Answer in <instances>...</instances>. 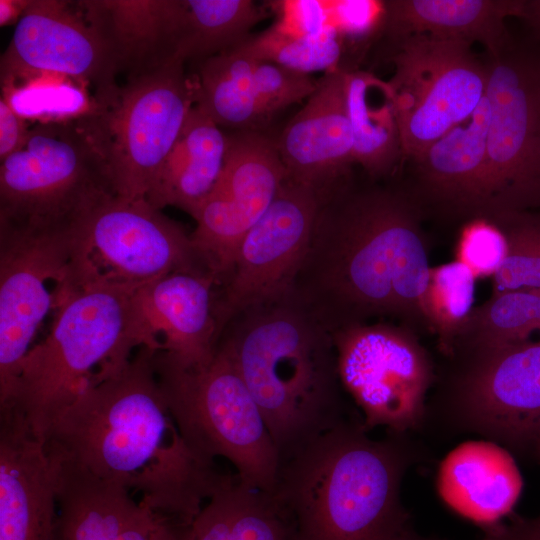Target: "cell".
Wrapping results in <instances>:
<instances>
[{
	"instance_id": "6da1fadb",
	"label": "cell",
	"mask_w": 540,
	"mask_h": 540,
	"mask_svg": "<svg viewBox=\"0 0 540 540\" xmlns=\"http://www.w3.org/2000/svg\"><path fill=\"white\" fill-rule=\"evenodd\" d=\"M142 346L116 373L89 387L56 420L49 454L117 484L157 516L191 524L226 479L186 443Z\"/></svg>"
},
{
	"instance_id": "7a4b0ae2",
	"label": "cell",
	"mask_w": 540,
	"mask_h": 540,
	"mask_svg": "<svg viewBox=\"0 0 540 540\" xmlns=\"http://www.w3.org/2000/svg\"><path fill=\"white\" fill-rule=\"evenodd\" d=\"M417 204L349 180L323 195L293 290L333 333L380 316L427 323L431 267Z\"/></svg>"
},
{
	"instance_id": "3957f363",
	"label": "cell",
	"mask_w": 540,
	"mask_h": 540,
	"mask_svg": "<svg viewBox=\"0 0 540 540\" xmlns=\"http://www.w3.org/2000/svg\"><path fill=\"white\" fill-rule=\"evenodd\" d=\"M219 344L258 404L281 464L346 419L334 333L294 290L237 316Z\"/></svg>"
},
{
	"instance_id": "277c9868",
	"label": "cell",
	"mask_w": 540,
	"mask_h": 540,
	"mask_svg": "<svg viewBox=\"0 0 540 540\" xmlns=\"http://www.w3.org/2000/svg\"><path fill=\"white\" fill-rule=\"evenodd\" d=\"M345 419L281 464L271 493L296 540H415L401 502L409 453L399 434L381 440Z\"/></svg>"
},
{
	"instance_id": "5b68a950",
	"label": "cell",
	"mask_w": 540,
	"mask_h": 540,
	"mask_svg": "<svg viewBox=\"0 0 540 540\" xmlns=\"http://www.w3.org/2000/svg\"><path fill=\"white\" fill-rule=\"evenodd\" d=\"M133 293H70L48 335L25 356L11 400L43 441L62 413L89 387L119 371L140 347Z\"/></svg>"
},
{
	"instance_id": "8992f818",
	"label": "cell",
	"mask_w": 540,
	"mask_h": 540,
	"mask_svg": "<svg viewBox=\"0 0 540 540\" xmlns=\"http://www.w3.org/2000/svg\"><path fill=\"white\" fill-rule=\"evenodd\" d=\"M153 365L189 447L208 462L227 459L243 485L272 493L280 455L258 404L225 348L218 344L210 362L191 367L155 351Z\"/></svg>"
},
{
	"instance_id": "52a82bcc",
	"label": "cell",
	"mask_w": 540,
	"mask_h": 540,
	"mask_svg": "<svg viewBox=\"0 0 540 540\" xmlns=\"http://www.w3.org/2000/svg\"><path fill=\"white\" fill-rule=\"evenodd\" d=\"M175 57L124 85L92 97V107L74 119L100 158L112 192L147 197L162 163L196 104L194 77Z\"/></svg>"
},
{
	"instance_id": "ba28073f",
	"label": "cell",
	"mask_w": 540,
	"mask_h": 540,
	"mask_svg": "<svg viewBox=\"0 0 540 540\" xmlns=\"http://www.w3.org/2000/svg\"><path fill=\"white\" fill-rule=\"evenodd\" d=\"M68 250L61 301L77 291L133 293L170 273L209 271L191 235L145 198L101 199L68 230Z\"/></svg>"
},
{
	"instance_id": "9c48e42d",
	"label": "cell",
	"mask_w": 540,
	"mask_h": 540,
	"mask_svg": "<svg viewBox=\"0 0 540 540\" xmlns=\"http://www.w3.org/2000/svg\"><path fill=\"white\" fill-rule=\"evenodd\" d=\"M110 194L103 164L74 120L37 122L25 145L1 161L0 229L67 230Z\"/></svg>"
},
{
	"instance_id": "30bf717a",
	"label": "cell",
	"mask_w": 540,
	"mask_h": 540,
	"mask_svg": "<svg viewBox=\"0 0 540 540\" xmlns=\"http://www.w3.org/2000/svg\"><path fill=\"white\" fill-rule=\"evenodd\" d=\"M394 43V72L387 83L403 156L414 160L479 106L487 90V62L465 42L418 34Z\"/></svg>"
},
{
	"instance_id": "8fae6325",
	"label": "cell",
	"mask_w": 540,
	"mask_h": 540,
	"mask_svg": "<svg viewBox=\"0 0 540 540\" xmlns=\"http://www.w3.org/2000/svg\"><path fill=\"white\" fill-rule=\"evenodd\" d=\"M488 210L485 219L540 210V56L514 42L487 61Z\"/></svg>"
},
{
	"instance_id": "7c38bea8",
	"label": "cell",
	"mask_w": 540,
	"mask_h": 540,
	"mask_svg": "<svg viewBox=\"0 0 540 540\" xmlns=\"http://www.w3.org/2000/svg\"><path fill=\"white\" fill-rule=\"evenodd\" d=\"M343 389L363 414L364 428L402 435L424 415L430 360L411 332L388 324H360L334 333Z\"/></svg>"
},
{
	"instance_id": "4fadbf2b",
	"label": "cell",
	"mask_w": 540,
	"mask_h": 540,
	"mask_svg": "<svg viewBox=\"0 0 540 540\" xmlns=\"http://www.w3.org/2000/svg\"><path fill=\"white\" fill-rule=\"evenodd\" d=\"M322 197L311 186L285 179L269 208L243 238L230 274L220 290L216 289L215 317L220 337L240 314L293 290Z\"/></svg>"
},
{
	"instance_id": "5bb4252c",
	"label": "cell",
	"mask_w": 540,
	"mask_h": 540,
	"mask_svg": "<svg viewBox=\"0 0 540 540\" xmlns=\"http://www.w3.org/2000/svg\"><path fill=\"white\" fill-rule=\"evenodd\" d=\"M221 176L202 204L191 240L219 287L239 246L263 216L287 178L276 143L260 131L227 135Z\"/></svg>"
},
{
	"instance_id": "9a60e30c",
	"label": "cell",
	"mask_w": 540,
	"mask_h": 540,
	"mask_svg": "<svg viewBox=\"0 0 540 540\" xmlns=\"http://www.w3.org/2000/svg\"><path fill=\"white\" fill-rule=\"evenodd\" d=\"M68 230L0 229V406L11 400L31 343L62 296Z\"/></svg>"
},
{
	"instance_id": "2e32d148",
	"label": "cell",
	"mask_w": 540,
	"mask_h": 540,
	"mask_svg": "<svg viewBox=\"0 0 540 540\" xmlns=\"http://www.w3.org/2000/svg\"><path fill=\"white\" fill-rule=\"evenodd\" d=\"M40 75L93 88V96L117 85L118 73L99 35L76 2L31 0L1 56L7 86Z\"/></svg>"
},
{
	"instance_id": "e0dca14e",
	"label": "cell",
	"mask_w": 540,
	"mask_h": 540,
	"mask_svg": "<svg viewBox=\"0 0 540 540\" xmlns=\"http://www.w3.org/2000/svg\"><path fill=\"white\" fill-rule=\"evenodd\" d=\"M471 429L516 449L540 441V340L476 351L459 390Z\"/></svg>"
},
{
	"instance_id": "ac0fdd59",
	"label": "cell",
	"mask_w": 540,
	"mask_h": 540,
	"mask_svg": "<svg viewBox=\"0 0 540 540\" xmlns=\"http://www.w3.org/2000/svg\"><path fill=\"white\" fill-rule=\"evenodd\" d=\"M216 288L211 272L194 270L170 273L135 291L140 347L158 351L181 366L210 362L220 341Z\"/></svg>"
},
{
	"instance_id": "d6986e66",
	"label": "cell",
	"mask_w": 540,
	"mask_h": 540,
	"mask_svg": "<svg viewBox=\"0 0 540 540\" xmlns=\"http://www.w3.org/2000/svg\"><path fill=\"white\" fill-rule=\"evenodd\" d=\"M346 70L339 67L319 78L315 91L275 141L287 177L322 194L347 181L355 163Z\"/></svg>"
},
{
	"instance_id": "ffe728a7",
	"label": "cell",
	"mask_w": 540,
	"mask_h": 540,
	"mask_svg": "<svg viewBox=\"0 0 540 540\" xmlns=\"http://www.w3.org/2000/svg\"><path fill=\"white\" fill-rule=\"evenodd\" d=\"M76 4L103 41L118 75H141L178 57L184 0H85Z\"/></svg>"
},
{
	"instance_id": "44dd1931",
	"label": "cell",
	"mask_w": 540,
	"mask_h": 540,
	"mask_svg": "<svg viewBox=\"0 0 540 540\" xmlns=\"http://www.w3.org/2000/svg\"><path fill=\"white\" fill-rule=\"evenodd\" d=\"M49 456L55 472L59 540H153L160 517L129 491Z\"/></svg>"
},
{
	"instance_id": "7402d4cb",
	"label": "cell",
	"mask_w": 540,
	"mask_h": 540,
	"mask_svg": "<svg viewBox=\"0 0 540 540\" xmlns=\"http://www.w3.org/2000/svg\"><path fill=\"white\" fill-rule=\"evenodd\" d=\"M490 109L485 94L473 114L412 160L419 193L447 212L485 218L488 210L487 136Z\"/></svg>"
},
{
	"instance_id": "603a6c76",
	"label": "cell",
	"mask_w": 540,
	"mask_h": 540,
	"mask_svg": "<svg viewBox=\"0 0 540 540\" xmlns=\"http://www.w3.org/2000/svg\"><path fill=\"white\" fill-rule=\"evenodd\" d=\"M436 487L452 511L484 528L513 513L523 479L507 449L494 441L472 440L452 449L441 461Z\"/></svg>"
},
{
	"instance_id": "cb8c5ba5",
	"label": "cell",
	"mask_w": 540,
	"mask_h": 540,
	"mask_svg": "<svg viewBox=\"0 0 540 540\" xmlns=\"http://www.w3.org/2000/svg\"><path fill=\"white\" fill-rule=\"evenodd\" d=\"M523 0H388L382 28L393 40L428 35L468 44L479 42L496 56L512 43L505 20L520 17Z\"/></svg>"
},
{
	"instance_id": "d4e9b609",
	"label": "cell",
	"mask_w": 540,
	"mask_h": 540,
	"mask_svg": "<svg viewBox=\"0 0 540 540\" xmlns=\"http://www.w3.org/2000/svg\"><path fill=\"white\" fill-rule=\"evenodd\" d=\"M226 150V134L195 104L146 199L160 210L177 207L195 219L221 176Z\"/></svg>"
},
{
	"instance_id": "484cf974",
	"label": "cell",
	"mask_w": 540,
	"mask_h": 540,
	"mask_svg": "<svg viewBox=\"0 0 540 540\" xmlns=\"http://www.w3.org/2000/svg\"><path fill=\"white\" fill-rule=\"evenodd\" d=\"M189 540H296L271 493L227 476L189 525Z\"/></svg>"
},
{
	"instance_id": "4316f807",
	"label": "cell",
	"mask_w": 540,
	"mask_h": 540,
	"mask_svg": "<svg viewBox=\"0 0 540 540\" xmlns=\"http://www.w3.org/2000/svg\"><path fill=\"white\" fill-rule=\"evenodd\" d=\"M345 79L354 161L371 177L386 176L403 156L389 85L361 70L347 69Z\"/></svg>"
},
{
	"instance_id": "83f0119b",
	"label": "cell",
	"mask_w": 540,
	"mask_h": 540,
	"mask_svg": "<svg viewBox=\"0 0 540 540\" xmlns=\"http://www.w3.org/2000/svg\"><path fill=\"white\" fill-rule=\"evenodd\" d=\"M253 64L233 50L198 63L196 105L220 128L261 132L272 119L255 90Z\"/></svg>"
},
{
	"instance_id": "f1b7e54d",
	"label": "cell",
	"mask_w": 540,
	"mask_h": 540,
	"mask_svg": "<svg viewBox=\"0 0 540 540\" xmlns=\"http://www.w3.org/2000/svg\"><path fill=\"white\" fill-rule=\"evenodd\" d=\"M184 21L177 56L197 63L232 50L268 16L252 0H184Z\"/></svg>"
},
{
	"instance_id": "f546056e",
	"label": "cell",
	"mask_w": 540,
	"mask_h": 540,
	"mask_svg": "<svg viewBox=\"0 0 540 540\" xmlns=\"http://www.w3.org/2000/svg\"><path fill=\"white\" fill-rule=\"evenodd\" d=\"M540 335V290H516L492 294L474 308L459 335L475 351L532 341Z\"/></svg>"
},
{
	"instance_id": "4dcf8cb0",
	"label": "cell",
	"mask_w": 540,
	"mask_h": 540,
	"mask_svg": "<svg viewBox=\"0 0 540 540\" xmlns=\"http://www.w3.org/2000/svg\"><path fill=\"white\" fill-rule=\"evenodd\" d=\"M332 26L314 35H294L275 25L251 35L233 51L258 61L311 74L341 67L342 41Z\"/></svg>"
},
{
	"instance_id": "1f68e13d",
	"label": "cell",
	"mask_w": 540,
	"mask_h": 540,
	"mask_svg": "<svg viewBox=\"0 0 540 540\" xmlns=\"http://www.w3.org/2000/svg\"><path fill=\"white\" fill-rule=\"evenodd\" d=\"M475 279L471 269L458 260L430 269L424 312L446 353L453 351L474 310Z\"/></svg>"
},
{
	"instance_id": "d6a6232c",
	"label": "cell",
	"mask_w": 540,
	"mask_h": 540,
	"mask_svg": "<svg viewBox=\"0 0 540 540\" xmlns=\"http://www.w3.org/2000/svg\"><path fill=\"white\" fill-rule=\"evenodd\" d=\"M505 234L507 257L492 277L493 294L540 290V210L514 212L494 220Z\"/></svg>"
},
{
	"instance_id": "836d02e7",
	"label": "cell",
	"mask_w": 540,
	"mask_h": 540,
	"mask_svg": "<svg viewBox=\"0 0 540 540\" xmlns=\"http://www.w3.org/2000/svg\"><path fill=\"white\" fill-rule=\"evenodd\" d=\"M507 252L505 234L485 218L471 219L457 243V260L467 265L476 278L493 277L502 267Z\"/></svg>"
},
{
	"instance_id": "e575fe53",
	"label": "cell",
	"mask_w": 540,
	"mask_h": 540,
	"mask_svg": "<svg viewBox=\"0 0 540 540\" xmlns=\"http://www.w3.org/2000/svg\"><path fill=\"white\" fill-rule=\"evenodd\" d=\"M252 75L255 90L272 117L307 100L317 86V80L310 74L266 61L254 60Z\"/></svg>"
},
{
	"instance_id": "d590c367",
	"label": "cell",
	"mask_w": 540,
	"mask_h": 540,
	"mask_svg": "<svg viewBox=\"0 0 540 540\" xmlns=\"http://www.w3.org/2000/svg\"><path fill=\"white\" fill-rule=\"evenodd\" d=\"M329 25L340 37L361 38L383 26V1L328 2Z\"/></svg>"
},
{
	"instance_id": "8d00e7d4",
	"label": "cell",
	"mask_w": 540,
	"mask_h": 540,
	"mask_svg": "<svg viewBox=\"0 0 540 540\" xmlns=\"http://www.w3.org/2000/svg\"><path fill=\"white\" fill-rule=\"evenodd\" d=\"M279 6L282 19L275 26L284 32L301 36L314 35L330 26L328 2L286 1Z\"/></svg>"
},
{
	"instance_id": "74e56055",
	"label": "cell",
	"mask_w": 540,
	"mask_h": 540,
	"mask_svg": "<svg viewBox=\"0 0 540 540\" xmlns=\"http://www.w3.org/2000/svg\"><path fill=\"white\" fill-rule=\"evenodd\" d=\"M31 127L27 119L18 114L1 97L0 99V160L3 161L20 150L30 134Z\"/></svg>"
},
{
	"instance_id": "f35d334b",
	"label": "cell",
	"mask_w": 540,
	"mask_h": 540,
	"mask_svg": "<svg viewBox=\"0 0 540 540\" xmlns=\"http://www.w3.org/2000/svg\"><path fill=\"white\" fill-rule=\"evenodd\" d=\"M481 529L480 540H540V514L523 517L513 512L506 521Z\"/></svg>"
},
{
	"instance_id": "ab89813d",
	"label": "cell",
	"mask_w": 540,
	"mask_h": 540,
	"mask_svg": "<svg viewBox=\"0 0 540 540\" xmlns=\"http://www.w3.org/2000/svg\"><path fill=\"white\" fill-rule=\"evenodd\" d=\"M189 525L160 517L153 540H189Z\"/></svg>"
},
{
	"instance_id": "60d3db41",
	"label": "cell",
	"mask_w": 540,
	"mask_h": 540,
	"mask_svg": "<svg viewBox=\"0 0 540 540\" xmlns=\"http://www.w3.org/2000/svg\"><path fill=\"white\" fill-rule=\"evenodd\" d=\"M31 0H0V26L17 24Z\"/></svg>"
},
{
	"instance_id": "b9f144b4",
	"label": "cell",
	"mask_w": 540,
	"mask_h": 540,
	"mask_svg": "<svg viewBox=\"0 0 540 540\" xmlns=\"http://www.w3.org/2000/svg\"><path fill=\"white\" fill-rule=\"evenodd\" d=\"M520 18L540 35V0H523Z\"/></svg>"
},
{
	"instance_id": "7bdbcfd3",
	"label": "cell",
	"mask_w": 540,
	"mask_h": 540,
	"mask_svg": "<svg viewBox=\"0 0 540 540\" xmlns=\"http://www.w3.org/2000/svg\"><path fill=\"white\" fill-rule=\"evenodd\" d=\"M415 540H440V539H434V538H425L418 535V537Z\"/></svg>"
},
{
	"instance_id": "ee69618b",
	"label": "cell",
	"mask_w": 540,
	"mask_h": 540,
	"mask_svg": "<svg viewBox=\"0 0 540 540\" xmlns=\"http://www.w3.org/2000/svg\"><path fill=\"white\" fill-rule=\"evenodd\" d=\"M538 108H539V112H540V83H539V87H538Z\"/></svg>"
},
{
	"instance_id": "f6af8a7d",
	"label": "cell",
	"mask_w": 540,
	"mask_h": 540,
	"mask_svg": "<svg viewBox=\"0 0 540 540\" xmlns=\"http://www.w3.org/2000/svg\"><path fill=\"white\" fill-rule=\"evenodd\" d=\"M538 447H540V441H539V446Z\"/></svg>"
}]
</instances>
